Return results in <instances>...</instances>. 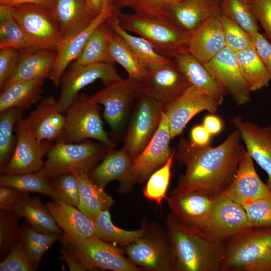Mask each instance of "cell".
Here are the masks:
<instances>
[{
  "instance_id": "obj_34",
  "label": "cell",
  "mask_w": 271,
  "mask_h": 271,
  "mask_svg": "<svg viewBox=\"0 0 271 271\" xmlns=\"http://www.w3.org/2000/svg\"><path fill=\"white\" fill-rule=\"evenodd\" d=\"M20 217L26 218L30 225L38 232L63 234L50 213L46 204L39 197L27 196L15 206L13 210Z\"/></svg>"
},
{
  "instance_id": "obj_53",
  "label": "cell",
  "mask_w": 271,
  "mask_h": 271,
  "mask_svg": "<svg viewBox=\"0 0 271 271\" xmlns=\"http://www.w3.org/2000/svg\"><path fill=\"white\" fill-rule=\"evenodd\" d=\"M250 36L253 47L271 77V43L259 31Z\"/></svg>"
},
{
  "instance_id": "obj_37",
  "label": "cell",
  "mask_w": 271,
  "mask_h": 271,
  "mask_svg": "<svg viewBox=\"0 0 271 271\" xmlns=\"http://www.w3.org/2000/svg\"><path fill=\"white\" fill-rule=\"evenodd\" d=\"M240 72L251 92L268 87L271 77L253 46L235 53Z\"/></svg>"
},
{
  "instance_id": "obj_49",
  "label": "cell",
  "mask_w": 271,
  "mask_h": 271,
  "mask_svg": "<svg viewBox=\"0 0 271 271\" xmlns=\"http://www.w3.org/2000/svg\"><path fill=\"white\" fill-rule=\"evenodd\" d=\"M250 227H271V195L242 205Z\"/></svg>"
},
{
  "instance_id": "obj_39",
  "label": "cell",
  "mask_w": 271,
  "mask_h": 271,
  "mask_svg": "<svg viewBox=\"0 0 271 271\" xmlns=\"http://www.w3.org/2000/svg\"><path fill=\"white\" fill-rule=\"evenodd\" d=\"M95 226L94 236L108 242L126 246L143 236L149 224L144 221L140 229L127 230L117 227L112 222L109 209L100 212L94 221Z\"/></svg>"
},
{
  "instance_id": "obj_43",
  "label": "cell",
  "mask_w": 271,
  "mask_h": 271,
  "mask_svg": "<svg viewBox=\"0 0 271 271\" xmlns=\"http://www.w3.org/2000/svg\"><path fill=\"white\" fill-rule=\"evenodd\" d=\"M222 15L237 24L250 35L259 31V23L249 0H220Z\"/></svg>"
},
{
  "instance_id": "obj_2",
  "label": "cell",
  "mask_w": 271,
  "mask_h": 271,
  "mask_svg": "<svg viewBox=\"0 0 271 271\" xmlns=\"http://www.w3.org/2000/svg\"><path fill=\"white\" fill-rule=\"evenodd\" d=\"M166 226L174 271H222L225 241L180 222L171 213Z\"/></svg>"
},
{
  "instance_id": "obj_25",
  "label": "cell",
  "mask_w": 271,
  "mask_h": 271,
  "mask_svg": "<svg viewBox=\"0 0 271 271\" xmlns=\"http://www.w3.org/2000/svg\"><path fill=\"white\" fill-rule=\"evenodd\" d=\"M221 15L220 0H180L171 6L169 19L191 34L205 21Z\"/></svg>"
},
{
  "instance_id": "obj_21",
  "label": "cell",
  "mask_w": 271,
  "mask_h": 271,
  "mask_svg": "<svg viewBox=\"0 0 271 271\" xmlns=\"http://www.w3.org/2000/svg\"><path fill=\"white\" fill-rule=\"evenodd\" d=\"M232 123L246 151L267 174L266 184L271 189V125H259L240 115L234 117Z\"/></svg>"
},
{
  "instance_id": "obj_3",
  "label": "cell",
  "mask_w": 271,
  "mask_h": 271,
  "mask_svg": "<svg viewBox=\"0 0 271 271\" xmlns=\"http://www.w3.org/2000/svg\"><path fill=\"white\" fill-rule=\"evenodd\" d=\"M225 244L222 271H271V227H250Z\"/></svg>"
},
{
  "instance_id": "obj_56",
  "label": "cell",
  "mask_w": 271,
  "mask_h": 271,
  "mask_svg": "<svg viewBox=\"0 0 271 271\" xmlns=\"http://www.w3.org/2000/svg\"><path fill=\"white\" fill-rule=\"evenodd\" d=\"M211 136L202 124H199L191 129L190 141L194 145L204 146L210 143Z\"/></svg>"
},
{
  "instance_id": "obj_42",
  "label": "cell",
  "mask_w": 271,
  "mask_h": 271,
  "mask_svg": "<svg viewBox=\"0 0 271 271\" xmlns=\"http://www.w3.org/2000/svg\"><path fill=\"white\" fill-rule=\"evenodd\" d=\"M0 169L5 167L13 154L16 137L14 131L17 122L23 115V109L11 107L0 112Z\"/></svg>"
},
{
  "instance_id": "obj_30",
  "label": "cell",
  "mask_w": 271,
  "mask_h": 271,
  "mask_svg": "<svg viewBox=\"0 0 271 271\" xmlns=\"http://www.w3.org/2000/svg\"><path fill=\"white\" fill-rule=\"evenodd\" d=\"M116 8L112 15L106 21L108 27L119 35L148 70L160 66L169 64L173 60L159 53L153 45L142 37L130 34L119 25L118 13Z\"/></svg>"
},
{
  "instance_id": "obj_59",
  "label": "cell",
  "mask_w": 271,
  "mask_h": 271,
  "mask_svg": "<svg viewBox=\"0 0 271 271\" xmlns=\"http://www.w3.org/2000/svg\"><path fill=\"white\" fill-rule=\"evenodd\" d=\"M108 0H85L86 3L94 17L101 11L103 6Z\"/></svg>"
},
{
  "instance_id": "obj_51",
  "label": "cell",
  "mask_w": 271,
  "mask_h": 271,
  "mask_svg": "<svg viewBox=\"0 0 271 271\" xmlns=\"http://www.w3.org/2000/svg\"><path fill=\"white\" fill-rule=\"evenodd\" d=\"M20 50L13 47L0 48V89L15 71L20 58Z\"/></svg>"
},
{
  "instance_id": "obj_14",
  "label": "cell",
  "mask_w": 271,
  "mask_h": 271,
  "mask_svg": "<svg viewBox=\"0 0 271 271\" xmlns=\"http://www.w3.org/2000/svg\"><path fill=\"white\" fill-rule=\"evenodd\" d=\"M16 143L8 164L0 169L2 174H18L36 172L43 167V158L53 143L39 141L26 126L23 115L15 126Z\"/></svg>"
},
{
  "instance_id": "obj_6",
  "label": "cell",
  "mask_w": 271,
  "mask_h": 271,
  "mask_svg": "<svg viewBox=\"0 0 271 271\" xmlns=\"http://www.w3.org/2000/svg\"><path fill=\"white\" fill-rule=\"evenodd\" d=\"M100 110L91 97L79 94L64 112L65 127L59 141L77 143L94 139L113 149L115 145L104 129Z\"/></svg>"
},
{
  "instance_id": "obj_27",
  "label": "cell",
  "mask_w": 271,
  "mask_h": 271,
  "mask_svg": "<svg viewBox=\"0 0 271 271\" xmlns=\"http://www.w3.org/2000/svg\"><path fill=\"white\" fill-rule=\"evenodd\" d=\"M221 16L205 21L191 34L189 52L203 64L226 47Z\"/></svg>"
},
{
  "instance_id": "obj_40",
  "label": "cell",
  "mask_w": 271,
  "mask_h": 271,
  "mask_svg": "<svg viewBox=\"0 0 271 271\" xmlns=\"http://www.w3.org/2000/svg\"><path fill=\"white\" fill-rule=\"evenodd\" d=\"M110 28L106 22L92 32L72 67L106 62L112 64L109 55V34Z\"/></svg>"
},
{
  "instance_id": "obj_48",
  "label": "cell",
  "mask_w": 271,
  "mask_h": 271,
  "mask_svg": "<svg viewBox=\"0 0 271 271\" xmlns=\"http://www.w3.org/2000/svg\"><path fill=\"white\" fill-rule=\"evenodd\" d=\"M225 46L236 53L253 46L251 36L227 17H220Z\"/></svg>"
},
{
  "instance_id": "obj_20",
  "label": "cell",
  "mask_w": 271,
  "mask_h": 271,
  "mask_svg": "<svg viewBox=\"0 0 271 271\" xmlns=\"http://www.w3.org/2000/svg\"><path fill=\"white\" fill-rule=\"evenodd\" d=\"M219 194L241 206L271 195V189L258 176L253 160L245 148L232 180Z\"/></svg>"
},
{
  "instance_id": "obj_46",
  "label": "cell",
  "mask_w": 271,
  "mask_h": 271,
  "mask_svg": "<svg viewBox=\"0 0 271 271\" xmlns=\"http://www.w3.org/2000/svg\"><path fill=\"white\" fill-rule=\"evenodd\" d=\"M180 0H125L121 7H126L135 13L149 17L169 19L171 5Z\"/></svg>"
},
{
  "instance_id": "obj_5",
  "label": "cell",
  "mask_w": 271,
  "mask_h": 271,
  "mask_svg": "<svg viewBox=\"0 0 271 271\" xmlns=\"http://www.w3.org/2000/svg\"><path fill=\"white\" fill-rule=\"evenodd\" d=\"M110 149L89 139L77 143L59 141L52 144L41 169L52 178L68 172L88 174Z\"/></svg>"
},
{
  "instance_id": "obj_33",
  "label": "cell",
  "mask_w": 271,
  "mask_h": 271,
  "mask_svg": "<svg viewBox=\"0 0 271 271\" xmlns=\"http://www.w3.org/2000/svg\"><path fill=\"white\" fill-rule=\"evenodd\" d=\"M73 173L79 186V204L77 208L94 221L100 212L109 209L114 201L104 188L90 179L88 174Z\"/></svg>"
},
{
  "instance_id": "obj_29",
  "label": "cell",
  "mask_w": 271,
  "mask_h": 271,
  "mask_svg": "<svg viewBox=\"0 0 271 271\" xmlns=\"http://www.w3.org/2000/svg\"><path fill=\"white\" fill-rule=\"evenodd\" d=\"M51 12L63 37L72 36L83 30L95 18L85 0H56Z\"/></svg>"
},
{
  "instance_id": "obj_26",
  "label": "cell",
  "mask_w": 271,
  "mask_h": 271,
  "mask_svg": "<svg viewBox=\"0 0 271 271\" xmlns=\"http://www.w3.org/2000/svg\"><path fill=\"white\" fill-rule=\"evenodd\" d=\"M20 53L15 71L1 90L19 81L49 78L56 60V50L39 48L20 50Z\"/></svg>"
},
{
  "instance_id": "obj_7",
  "label": "cell",
  "mask_w": 271,
  "mask_h": 271,
  "mask_svg": "<svg viewBox=\"0 0 271 271\" xmlns=\"http://www.w3.org/2000/svg\"><path fill=\"white\" fill-rule=\"evenodd\" d=\"M171 139L169 120L163 111L155 134L144 150L132 160L128 175L119 183V190L121 192H126L136 183L145 181L165 164L173 153L170 147Z\"/></svg>"
},
{
  "instance_id": "obj_8",
  "label": "cell",
  "mask_w": 271,
  "mask_h": 271,
  "mask_svg": "<svg viewBox=\"0 0 271 271\" xmlns=\"http://www.w3.org/2000/svg\"><path fill=\"white\" fill-rule=\"evenodd\" d=\"M60 240L62 245L81 260L88 270H142L123 255L122 249L94 235L84 240L76 241L62 235Z\"/></svg>"
},
{
  "instance_id": "obj_52",
  "label": "cell",
  "mask_w": 271,
  "mask_h": 271,
  "mask_svg": "<svg viewBox=\"0 0 271 271\" xmlns=\"http://www.w3.org/2000/svg\"><path fill=\"white\" fill-rule=\"evenodd\" d=\"M252 12L271 43V0H249Z\"/></svg>"
},
{
  "instance_id": "obj_12",
  "label": "cell",
  "mask_w": 271,
  "mask_h": 271,
  "mask_svg": "<svg viewBox=\"0 0 271 271\" xmlns=\"http://www.w3.org/2000/svg\"><path fill=\"white\" fill-rule=\"evenodd\" d=\"M250 228L243 207L226 196H215L209 214L198 229L209 236L225 241Z\"/></svg>"
},
{
  "instance_id": "obj_41",
  "label": "cell",
  "mask_w": 271,
  "mask_h": 271,
  "mask_svg": "<svg viewBox=\"0 0 271 271\" xmlns=\"http://www.w3.org/2000/svg\"><path fill=\"white\" fill-rule=\"evenodd\" d=\"M62 234L43 233L34 229L27 221L21 226V241L29 260L35 270L38 269L46 251L58 240Z\"/></svg>"
},
{
  "instance_id": "obj_44",
  "label": "cell",
  "mask_w": 271,
  "mask_h": 271,
  "mask_svg": "<svg viewBox=\"0 0 271 271\" xmlns=\"http://www.w3.org/2000/svg\"><path fill=\"white\" fill-rule=\"evenodd\" d=\"M175 155L173 152L165 164L150 176L143 189L144 196L150 201L156 202L157 205H160L166 198Z\"/></svg>"
},
{
  "instance_id": "obj_23",
  "label": "cell",
  "mask_w": 271,
  "mask_h": 271,
  "mask_svg": "<svg viewBox=\"0 0 271 271\" xmlns=\"http://www.w3.org/2000/svg\"><path fill=\"white\" fill-rule=\"evenodd\" d=\"M215 196L199 191L171 193L167 198L171 214L180 222L199 229L206 220Z\"/></svg>"
},
{
  "instance_id": "obj_22",
  "label": "cell",
  "mask_w": 271,
  "mask_h": 271,
  "mask_svg": "<svg viewBox=\"0 0 271 271\" xmlns=\"http://www.w3.org/2000/svg\"><path fill=\"white\" fill-rule=\"evenodd\" d=\"M24 123L39 141H59L65 124V114L59 109L58 101L52 96L42 99L38 106L24 118Z\"/></svg>"
},
{
  "instance_id": "obj_31",
  "label": "cell",
  "mask_w": 271,
  "mask_h": 271,
  "mask_svg": "<svg viewBox=\"0 0 271 271\" xmlns=\"http://www.w3.org/2000/svg\"><path fill=\"white\" fill-rule=\"evenodd\" d=\"M132 159L122 148L118 151L110 149L102 161L88 174L90 179L99 187H104L110 182H122L128 175Z\"/></svg>"
},
{
  "instance_id": "obj_54",
  "label": "cell",
  "mask_w": 271,
  "mask_h": 271,
  "mask_svg": "<svg viewBox=\"0 0 271 271\" xmlns=\"http://www.w3.org/2000/svg\"><path fill=\"white\" fill-rule=\"evenodd\" d=\"M28 195L29 193L11 187L1 186L0 209L13 210L15 205Z\"/></svg>"
},
{
  "instance_id": "obj_18",
  "label": "cell",
  "mask_w": 271,
  "mask_h": 271,
  "mask_svg": "<svg viewBox=\"0 0 271 271\" xmlns=\"http://www.w3.org/2000/svg\"><path fill=\"white\" fill-rule=\"evenodd\" d=\"M204 65L237 105L249 102L251 91L240 72L234 52L225 47Z\"/></svg>"
},
{
  "instance_id": "obj_32",
  "label": "cell",
  "mask_w": 271,
  "mask_h": 271,
  "mask_svg": "<svg viewBox=\"0 0 271 271\" xmlns=\"http://www.w3.org/2000/svg\"><path fill=\"white\" fill-rule=\"evenodd\" d=\"M44 79L17 82L1 90L0 112L11 107L28 109L42 98Z\"/></svg>"
},
{
  "instance_id": "obj_9",
  "label": "cell",
  "mask_w": 271,
  "mask_h": 271,
  "mask_svg": "<svg viewBox=\"0 0 271 271\" xmlns=\"http://www.w3.org/2000/svg\"><path fill=\"white\" fill-rule=\"evenodd\" d=\"M134 265L150 271H174L172 254L166 232L151 228L133 242L123 247Z\"/></svg>"
},
{
  "instance_id": "obj_4",
  "label": "cell",
  "mask_w": 271,
  "mask_h": 271,
  "mask_svg": "<svg viewBox=\"0 0 271 271\" xmlns=\"http://www.w3.org/2000/svg\"><path fill=\"white\" fill-rule=\"evenodd\" d=\"M120 26L147 40L160 54L174 58L189 52L191 33L169 19L132 14L118 13Z\"/></svg>"
},
{
  "instance_id": "obj_11",
  "label": "cell",
  "mask_w": 271,
  "mask_h": 271,
  "mask_svg": "<svg viewBox=\"0 0 271 271\" xmlns=\"http://www.w3.org/2000/svg\"><path fill=\"white\" fill-rule=\"evenodd\" d=\"M163 108L144 93L138 99L122 147L132 160L147 146L157 131Z\"/></svg>"
},
{
  "instance_id": "obj_28",
  "label": "cell",
  "mask_w": 271,
  "mask_h": 271,
  "mask_svg": "<svg viewBox=\"0 0 271 271\" xmlns=\"http://www.w3.org/2000/svg\"><path fill=\"white\" fill-rule=\"evenodd\" d=\"M173 61L191 85L222 103L227 93L212 76L204 64L189 52L176 56Z\"/></svg>"
},
{
  "instance_id": "obj_60",
  "label": "cell",
  "mask_w": 271,
  "mask_h": 271,
  "mask_svg": "<svg viewBox=\"0 0 271 271\" xmlns=\"http://www.w3.org/2000/svg\"><path fill=\"white\" fill-rule=\"evenodd\" d=\"M124 1L125 0H113L114 5L115 7L119 9V7H121Z\"/></svg>"
},
{
  "instance_id": "obj_57",
  "label": "cell",
  "mask_w": 271,
  "mask_h": 271,
  "mask_svg": "<svg viewBox=\"0 0 271 271\" xmlns=\"http://www.w3.org/2000/svg\"><path fill=\"white\" fill-rule=\"evenodd\" d=\"M56 0H0L1 5L17 7L25 4L39 6L52 11Z\"/></svg>"
},
{
  "instance_id": "obj_13",
  "label": "cell",
  "mask_w": 271,
  "mask_h": 271,
  "mask_svg": "<svg viewBox=\"0 0 271 271\" xmlns=\"http://www.w3.org/2000/svg\"><path fill=\"white\" fill-rule=\"evenodd\" d=\"M13 15L41 48L56 50L63 36L50 10L35 5L25 4L14 7Z\"/></svg>"
},
{
  "instance_id": "obj_47",
  "label": "cell",
  "mask_w": 271,
  "mask_h": 271,
  "mask_svg": "<svg viewBox=\"0 0 271 271\" xmlns=\"http://www.w3.org/2000/svg\"><path fill=\"white\" fill-rule=\"evenodd\" d=\"M53 185L56 200L61 199L77 208L78 207L79 186L73 173H62L53 177Z\"/></svg>"
},
{
  "instance_id": "obj_45",
  "label": "cell",
  "mask_w": 271,
  "mask_h": 271,
  "mask_svg": "<svg viewBox=\"0 0 271 271\" xmlns=\"http://www.w3.org/2000/svg\"><path fill=\"white\" fill-rule=\"evenodd\" d=\"M20 217L14 210H1L0 212V255L4 259L11 248L21 241V226Z\"/></svg>"
},
{
  "instance_id": "obj_19",
  "label": "cell",
  "mask_w": 271,
  "mask_h": 271,
  "mask_svg": "<svg viewBox=\"0 0 271 271\" xmlns=\"http://www.w3.org/2000/svg\"><path fill=\"white\" fill-rule=\"evenodd\" d=\"M115 8L113 0L107 1L100 13L87 27L74 35L63 37L56 48V60L49 77L55 86L60 84L66 68L79 56L92 32L112 15Z\"/></svg>"
},
{
  "instance_id": "obj_16",
  "label": "cell",
  "mask_w": 271,
  "mask_h": 271,
  "mask_svg": "<svg viewBox=\"0 0 271 271\" xmlns=\"http://www.w3.org/2000/svg\"><path fill=\"white\" fill-rule=\"evenodd\" d=\"M221 104L190 86L181 95L163 108L169 120L171 139L180 135L189 121L196 114L205 110L213 114Z\"/></svg>"
},
{
  "instance_id": "obj_50",
  "label": "cell",
  "mask_w": 271,
  "mask_h": 271,
  "mask_svg": "<svg viewBox=\"0 0 271 271\" xmlns=\"http://www.w3.org/2000/svg\"><path fill=\"white\" fill-rule=\"evenodd\" d=\"M1 271H34L21 241L14 245L7 256L0 263Z\"/></svg>"
},
{
  "instance_id": "obj_35",
  "label": "cell",
  "mask_w": 271,
  "mask_h": 271,
  "mask_svg": "<svg viewBox=\"0 0 271 271\" xmlns=\"http://www.w3.org/2000/svg\"><path fill=\"white\" fill-rule=\"evenodd\" d=\"M13 8L9 5H0V48L13 47L19 50L41 48L14 18Z\"/></svg>"
},
{
  "instance_id": "obj_36",
  "label": "cell",
  "mask_w": 271,
  "mask_h": 271,
  "mask_svg": "<svg viewBox=\"0 0 271 271\" xmlns=\"http://www.w3.org/2000/svg\"><path fill=\"white\" fill-rule=\"evenodd\" d=\"M108 51L111 63L120 65L127 73L128 77L142 82L148 74V69L125 42L111 29L109 34Z\"/></svg>"
},
{
  "instance_id": "obj_17",
  "label": "cell",
  "mask_w": 271,
  "mask_h": 271,
  "mask_svg": "<svg viewBox=\"0 0 271 271\" xmlns=\"http://www.w3.org/2000/svg\"><path fill=\"white\" fill-rule=\"evenodd\" d=\"M142 83L144 93L150 96L163 109L191 86L174 61L171 64L149 70Z\"/></svg>"
},
{
  "instance_id": "obj_38",
  "label": "cell",
  "mask_w": 271,
  "mask_h": 271,
  "mask_svg": "<svg viewBox=\"0 0 271 271\" xmlns=\"http://www.w3.org/2000/svg\"><path fill=\"white\" fill-rule=\"evenodd\" d=\"M53 178L42 169L33 173L4 175L0 177L1 186H9L27 193H37L57 199L53 185Z\"/></svg>"
},
{
  "instance_id": "obj_55",
  "label": "cell",
  "mask_w": 271,
  "mask_h": 271,
  "mask_svg": "<svg viewBox=\"0 0 271 271\" xmlns=\"http://www.w3.org/2000/svg\"><path fill=\"white\" fill-rule=\"evenodd\" d=\"M61 258L67 263L69 270L85 271L88 270L87 267L81 260L70 250L62 245L60 249Z\"/></svg>"
},
{
  "instance_id": "obj_58",
  "label": "cell",
  "mask_w": 271,
  "mask_h": 271,
  "mask_svg": "<svg viewBox=\"0 0 271 271\" xmlns=\"http://www.w3.org/2000/svg\"><path fill=\"white\" fill-rule=\"evenodd\" d=\"M202 125L211 136L219 133L223 128L221 119L212 114L207 115L204 118Z\"/></svg>"
},
{
  "instance_id": "obj_1",
  "label": "cell",
  "mask_w": 271,
  "mask_h": 271,
  "mask_svg": "<svg viewBox=\"0 0 271 271\" xmlns=\"http://www.w3.org/2000/svg\"><path fill=\"white\" fill-rule=\"evenodd\" d=\"M235 129L219 145L204 146L180 140L175 157L186 169L171 193L199 191L212 196L229 184L237 168L244 147Z\"/></svg>"
},
{
  "instance_id": "obj_10",
  "label": "cell",
  "mask_w": 271,
  "mask_h": 271,
  "mask_svg": "<svg viewBox=\"0 0 271 271\" xmlns=\"http://www.w3.org/2000/svg\"><path fill=\"white\" fill-rule=\"evenodd\" d=\"M144 94L142 82L128 77L106 86L91 97L104 107L103 117L111 131H118L131 104Z\"/></svg>"
},
{
  "instance_id": "obj_15",
  "label": "cell",
  "mask_w": 271,
  "mask_h": 271,
  "mask_svg": "<svg viewBox=\"0 0 271 271\" xmlns=\"http://www.w3.org/2000/svg\"><path fill=\"white\" fill-rule=\"evenodd\" d=\"M122 78L113 64L108 63L71 66L61 78V94L58 100L59 108L64 113L80 91L97 80H100L107 86Z\"/></svg>"
},
{
  "instance_id": "obj_24",
  "label": "cell",
  "mask_w": 271,
  "mask_h": 271,
  "mask_svg": "<svg viewBox=\"0 0 271 271\" xmlns=\"http://www.w3.org/2000/svg\"><path fill=\"white\" fill-rule=\"evenodd\" d=\"M46 205L62 230L63 237L73 240L82 241L94 235V222L76 207L61 199L49 202Z\"/></svg>"
}]
</instances>
